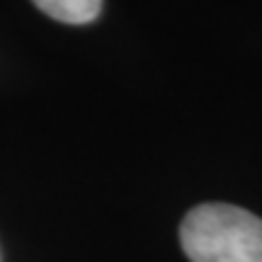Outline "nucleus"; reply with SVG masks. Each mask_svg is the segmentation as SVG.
I'll return each instance as SVG.
<instances>
[{
  "label": "nucleus",
  "instance_id": "obj_2",
  "mask_svg": "<svg viewBox=\"0 0 262 262\" xmlns=\"http://www.w3.org/2000/svg\"><path fill=\"white\" fill-rule=\"evenodd\" d=\"M32 3L49 17L66 25H88L102 10V0H32Z\"/></svg>",
  "mask_w": 262,
  "mask_h": 262
},
{
  "label": "nucleus",
  "instance_id": "obj_1",
  "mask_svg": "<svg viewBox=\"0 0 262 262\" xmlns=\"http://www.w3.org/2000/svg\"><path fill=\"white\" fill-rule=\"evenodd\" d=\"M189 262H262V219L233 204H199L180 226Z\"/></svg>",
  "mask_w": 262,
  "mask_h": 262
}]
</instances>
